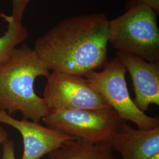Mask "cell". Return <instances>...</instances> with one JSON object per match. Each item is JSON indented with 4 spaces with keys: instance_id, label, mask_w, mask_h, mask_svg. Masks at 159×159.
Returning a JSON list of instances; mask_svg holds the SVG:
<instances>
[{
    "instance_id": "obj_1",
    "label": "cell",
    "mask_w": 159,
    "mask_h": 159,
    "mask_svg": "<svg viewBox=\"0 0 159 159\" xmlns=\"http://www.w3.org/2000/svg\"><path fill=\"white\" fill-rule=\"evenodd\" d=\"M109 21L98 12L64 19L35 41L48 70L83 77L108 62Z\"/></svg>"
},
{
    "instance_id": "obj_2",
    "label": "cell",
    "mask_w": 159,
    "mask_h": 159,
    "mask_svg": "<svg viewBox=\"0 0 159 159\" xmlns=\"http://www.w3.org/2000/svg\"><path fill=\"white\" fill-rule=\"evenodd\" d=\"M50 72L37 52L27 46L16 48L0 65V110L20 111L24 119L39 122L51 113L34 90L36 78Z\"/></svg>"
},
{
    "instance_id": "obj_3",
    "label": "cell",
    "mask_w": 159,
    "mask_h": 159,
    "mask_svg": "<svg viewBox=\"0 0 159 159\" xmlns=\"http://www.w3.org/2000/svg\"><path fill=\"white\" fill-rule=\"evenodd\" d=\"M157 15L150 7L133 6L109 21V40L117 51L159 61V29Z\"/></svg>"
},
{
    "instance_id": "obj_4",
    "label": "cell",
    "mask_w": 159,
    "mask_h": 159,
    "mask_svg": "<svg viewBox=\"0 0 159 159\" xmlns=\"http://www.w3.org/2000/svg\"><path fill=\"white\" fill-rule=\"evenodd\" d=\"M103 67L102 71L94 70L84 75L91 87L125 121H130L139 129L159 128V118L142 111L131 98L125 80L127 70L119 59L114 58Z\"/></svg>"
},
{
    "instance_id": "obj_5",
    "label": "cell",
    "mask_w": 159,
    "mask_h": 159,
    "mask_svg": "<svg viewBox=\"0 0 159 159\" xmlns=\"http://www.w3.org/2000/svg\"><path fill=\"white\" fill-rule=\"evenodd\" d=\"M42 120L50 127L71 136L99 144L108 143L114 131L124 120L114 109L110 108L51 111Z\"/></svg>"
},
{
    "instance_id": "obj_6",
    "label": "cell",
    "mask_w": 159,
    "mask_h": 159,
    "mask_svg": "<svg viewBox=\"0 0 159 159\" xmlns=\"http://www.w3.org/2000/svg\"><path fill=\"white\" fill-rule=\"evenodd\" d=\"M43 96L51 111L112 108L82 76L52 71L47 77Z\"/></svg>"
},
{
    "instance_id": "obj_7",
    "label": "cell",
    "mask_w": 159,
    "mask_h": 159,
    "mask_svg": "<svg viewBox=\"0 0 159 159\" xmlns=\"http://www.w3.org/2000/svg\"><path fill=\"white\" fill-rule=\"evenodd\" d=\"M0 123L11 125L21 134L24 151L21 159H40L75 139L61 131L43 126L37 121L16 119L3 110H0Z\"/></svg>"
},
{
    "instance_id": "obj_8",
    "label": "cell",
    "mask_w": 159,
    "mask_h": 159,
    "mask_svg": "<svg viewBox=\"0 0 159 159\" xmlns=\"http://www.w3.org/2000/svg\"><path fill=\"white\" fill-rule=\"evenodd\" d=\"M116 57L130 75L135 98L133 102L143 112L151 104L159 106V61L149 62L134 54L117 51Z\"/></svg>"
},
{
    "instance_id": "obj_9",
    "label": "cell",
    "mask_w": 159,
    "mask_h": 159,
    "mask_svg": "<svg viewBox=\"0 0 159 159\" xmlns=\"http://www.w3.org/2000/svg\"><path fill=\"white\" fill-rule=\"evenodd\" d=\"M108 143L123 159H148L159 153V128L136 129L123 120Z\"/></svg>"
},
{
    "instance_id": "obj_10",
    "label": "cell",
    "mask_w": 159,
    "mask_h": 159,
    "mask_svg": "<svg viewBox=\"0 0 159 159\" xmlns=\"http://www.w3.org/2000/svg\"><path fill=\"white\" fill-rule=\"evenodd\" d=\"M50 159H115L108 143H93L75 138L48 154Z\"/></svg>"
},
{
    "instance_id": "obj_11",
    "label": "cell",
    "mask_w": 159,
    "mask_h": 159,
    "mask_svg": "<svg viewBox=\"0 0 159 159\" xmlns=\"http://www.w3.org/2000/svg\"><path fill=\"white\" fill-rule=\"evenodd\" d=\"M29 35L27 30L22 24L16 23L11 16L0 14V65Z\"/></svg>"
},
{
    "instance_id": "obj_12",
    "label": "cell",
    "mask_w": 159,
    "mask_h": 159,
    "mask_svg": "<svg viewBox=\"0 0 159 159\" xmlns=\"http://www.w3.org/2000/svg\"><path fill=\"white\" fill-rule=\"evenodd\" d=\"M30 0H12V14L11 17L14 21L21 24L24 12Z\"/></svg>"
},
{
    "instance_id": "obj_13",
    "label": "cell",
    "mask_w": 159,
    "mask_h": 159,
    "mask_svg": "<svg viewBox=\"0 0 159 159\" xmlns=\"http://www.w3.org/2000/svg\"><path fill=\"white\" fill-rule=\"evenodd\" d=\"M143 4L152 8L157 14L159 13V0H128L125 3V10L133 6Z\"/></svg>"
},
{
    "instance_id": "obj_14",
    "label": "cell",
    "mask_w": 159,
    "mask_h": 159,
    "mask_svg": "<svg viewBox=\"0 0 159 159\" xmlns=\"http://www.w3.org/2000/svg\"><path fill=\"white\" fill-rule=\"evenodd\" d=\"M2 159H16L15 156V148L11 140H7L2 143Z\"/></svg>"
},
{
    "instance_id": "obj_15",
    "label": "cell",
    "mask_w": 159,
    "mask_h": 159,
    "mask_svg": "<svg viewBox=\"0 0 159 159\" xmlns=\"http://www.w3.org/2000/svg\"><path fill=\"white\" fill-rule=\"evenodd\" d=\"M8 137V133L7 131L5 130L2 127L0 126V145L2 144V143L6 142L7 140Z\"/></svg>"
},
{
    "instance_id": "obj_16",
    "label": "cell",
    "mask_w": 159,
    "mask_h": 159,
    "mask_svg": "<svg viewBox=\"0 0 159 159\" xmlns=\"http://www.w3.org/2000/svg\"><path fill=\"white\" fill-rule=\"evenodd\" d=\"M148 159H159V153L157 154L156 155H154L152 157H150Z\"/></svg>"
}]
</instances>
